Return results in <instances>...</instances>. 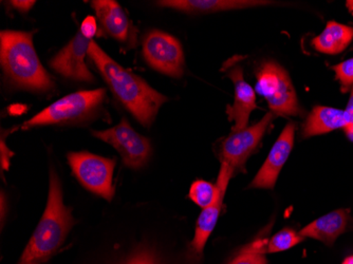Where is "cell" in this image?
Segmentation results:
<instances>
[{"label": "cell", "mask_w": 353, "mask_h": 264, "mask_svg": "<svg viewBox=\"0 0 353 264\" xmlns=\"http://www.w3.org/2000/svg\"><path fill=\"white\" fill-rule=\"evenodd\" d=\"M88 57L123 106L126 107L143 126L150 127L162 105L168 102V97L154 90L142 77L123 68L94 41H91Z\"/></svg>", "instance_id": "cell-1"}, {"label": "cell", "mask_w": 353, "mask_h": 264, "mask_svg": "<svg viewBox=\"0 0 353 264\" xmlns=\"http://www.w3.org/2000/svg\"><path fill=\"white\" fill-rule=\"evenodd\" d=\"M73 224L71 208L63 204L61 182L52 168L47 207L19 264L47 263L66 240Z\"/></svg>", "instance_id": "cell-2"}, {"label": "cell", "mask_w": 353, "mask_h": 264, "mask_svg": "<svg viewBox=\"0 0 353 264\" xmlns=\"http://www.w3.org/2000/svg\"><path fill=\"white\" fill-rule=\"evenodd\" d=\"M0 61L3 72L17 88L46 92L54 87L33 45V32L3 30L0 37Z\"/></svg>", "instance_id": "cell-3"}, {"label": "cell", "mask_w": 353, "mask_h": 264, "mask_svg": "<svg viewBox=\"0 0 353 264\" xmlns=\"http://www.w3.org/2000/svg\"><path fill=\"white\" fill-rule=\"evenodd\" d=\"M106 97L105 89L79 91L63 97L28 120L23 129L46 125L70 124L89 120L102 106Z\"/></svg>", "instance_id": "cell-4"}, {"label": "cell", "mask_w": 353, "mask_h": 264, "mask_svg": "<svg viewBox=\"0 0 353 264\" xmlns=\"http://www.w3.org/2000/svg\"><path fill=\"white\" fill-rule=\"evenodd\" d=\"M256 92L267 101L276 116H299V106L294 86L287 71L274 61H267L256 72Z\"/></svg>", "instance_id": "cell-5"}, {"label": "cell", "mask_w": 353, "mask_h": 264, "mask_svg": "<svg viewBox=\"0 0 353 264\" xmlns=\"http://www.w3.org/2000/svg\"><path fill=\"white\" fill-rule=\"evenodd\" d=\"M68 161L73 174L86 190L107 201L112 200L116 192L112 183L116 159L83 152H70Z\"/></svg>", "instance_id": "cell-6"}, {"label": "cell", "mask_w": 353, "mask_h": 264, "mask_svg": "<svg viewBox=\"0 0 353 264\" xmlns=\"http://www.w3.org/2000/svg\"><path fill=\"white\" fill-rule=\"evenodd\" d=\"M143 57L154 70L174 79L184 73V53L181 43L165 32L152 30L143 41Z\"/></svg>", "instance_id": "cell-7"}, {"label": "cell", "mask_w": 353, "mask_h": 264, "mask_svg": "<svg viewBox=\"0 0 353 264\" xmlns=\"http://www.w3.org/2000/svg\"><path fill=\"white\" fill-rule=\"evenodd\" d=\"M92 136L114 146L127 167L142 168L152 154L150 142L132 129L130 122L123 118L120 124L103 131H92Z\"/></svg>", "instance_id": "cell-8"}, {"label": "cell", "mask_w": 353, "mask_h": 264, "mask_svg": "<svg viewBox=\"0 0 353 264\" xmlns=\"http://www.w3.org/2000/svg\"><path fill=\"white\" fill-rule=\"evenodd\" d=\"M275 118L274 113L269 112L256 124L243 130L233 131L222 142L220 150L222 162L231 165L234 170H243L248 159L257 150Z\"/></svg>", "instance_id": "cell-9"}, {"label": "cell", "mask_w": 353, "mask_h": 264, "mask_svg": "<svg viewBox=\"0 0 353 264\" xmlns=\"http://www.w3.org/2000/svg\"><path fill=\"white\" fill-rule=\"evenodd\" d=\"M91 41L92 39H87L79 32L70 43L51 59V68L67 79L93 83L94 77L85 63Z\"/></svg>", "instance_id": "cell-10"}, {"label": "cell", "mask_w": 353, "mask_h": 264, "mask_svg": "<svg viewBox=\"0 0 353 264\" xmlns=\"http://www.w3.org/2000/svg\"><path fill=\"white\" fill-rule=\"evenodd\" d=\"M234 172L235 170H233L231 165L222 162L217 184H216L217 192H216L215 200L211 205L203 208L198 218L197 224H196L195 237L192 242V251L196 255H202L204 245H205L208 237L213 233L218 218H219L220 210L222 208L224 194L227 192L228 185H229L230 180L233 176Z\"/></svg>", "instance_id": "cell-11"}, {"label": "cell", "mask_w": 353, "mask_h": 264, "mask_svg": "<svg viewBox=\"0 0 353 264\" xmlns=\"http://www.w3.org/2000/svg\"><path fill=\"white\" fill-rule=\"evenodd\" d=\"M294 123H289L283 128L279 138L272 147L267 160L263 163L259 174H256L250 187L273 190L279 179V172L292 152L295 134Z\"/></svg>", "instance_id": "cell-12"}, {"label": "cell", "mask_w": 353, "mask_h": 264, "mask_svg": "<svg viewBox=\"0 0 353 264\" xmlns=\"http://www.w3.org/2000/svg\"><path fill=\"white\" fill-rule=\"evenodd\" d=\"M228 77L234 84V103L232 106H227L228 118L230 122H234L232 130H243L248 127L252 111L257 108L255 91L245 81L243 68L239 65L230 68Z\"/></svg>", "instance_id": "cell-13"}, {"label": "cell", "mask_w": 353, "mask_h": 264, "mask_svg": "<svg viewBox=\"0 0 353 264\" xmlns=\"http://www.w3.org/2000/svg\"><path fill=\"white\" fill-rule=\"evenodd\" d=\"M91 7L100 21L105 34L121 43H128L134 39V26L120 5L114 0H93Z\"/></svg>", "instance_id": "cell-14"}, {"label": "cell", "mask_w": 353, "mask_h": 264, "mask_svg": "<svg viewBox=\"0 0 353 264\" xmlns=\"http://www.w3.org/2000/svg\"><path fill=\"white\" fill-rule=\"evenodd\" d=\"M157 3L183 13L203 14L247 9L270 5L271 3L259 0H165Z\"/></svg>", "instance_id": "cell-15"}, {"label": "cell", "mask_w": 353, "mask_h": 264, "mask_svg": "<svg viewBox=\"0 0 353 264\" xmlns=\"http://www.w3.org/2000/svg\"><path fill=\"white\" fill-rule=\"evenodd\" d=\"M349 219L350 214L348 210H334L311 222L299 234L303 238H312L324 242L326 245H332L336 238L344 233Z\"/></svg>", "instance_id": "cell-16"}, {"label": "cell", "mask_w": 353, "mask_h": 264, "mask_svg": "<svg viewBox=\"0 0 353 264\" xmlns=\"http://www.w3.org/2000/svg\"><path fill=\"white\" fill-rule=\"evenodd\" d=\"M348 125V118L345 110L331 107L316 106L305 121L303 136L307 139L328 134L336 129L346 128Z\"/></svg>", "instance_id": "cell-17"}, {"label": "cell", "mask_w": 353, "mask_h": 264, "mask_svg": "<svg viewBox=\"0 0 353 264\" xmlns=\"http://www.w3.org/2000/svg\"><path fill=\"white\" fill-rule=\"evenodd\" d=\"M353 41V28L336 21H329L321 34L314 37L313 47L323 54L336 55L346 50Z\"/></svg>", "instance_id": "cell-18"}, {"label": "cell", "mask_w": 353, "mask_h": 264, "mask_svg": "<svg viewBox=\"0 0 353 264\" xmlns=\"http://www.w3.org/2000/svg\"><path fill=\"white\" fill-rule=\"evenodd\" d=\"M301 241H303V237L301 234H297L291 228H283L270 239L263 253H279L287 251Z\"/></svg>", "instance_id": "cell-19"}, {"label": "cell", "mask_w": 353, "mask_h": 264, "mask_svg": "<svg viewBox=\"0 0 353 264\" xmlns=\"http://www.w3.org/2000/svg\"><path fill=\"white\" fill-rule=\"evenodd\" d=\"M216 192L217 190L213 184L204 180H197L190 186V198L203 210L213 203Z\"/></svg>", "instance_id": "cell-20"}, {"label": "cell", "mask_w": 353, "mask_h": 264, "mask_svg": "<svg viewBox=\"0 0 353 264\" xmlns=\"http://www.w3.org/2000/svg\"><path fill=\"white\" fill-rule=\"evenodd\" d=\"M332 69L336 79L340 81L343 92L351 90L353 86V59L333 65Z\"/></svg>", "instance_id": "cell-21"}, {"label": "cell", "mask_w": 353, "mask_h": 264, "mask_svg": "<svg viewBox=\"0 0 353 264\" xmlns=\"http://www.w3.org/2000/svg\"><path fill=\"white\" fill-rule=\"evenodd\" d=\"M229 264H267L265 254L247 246Z\"/></svg>", "instance_id": "cell-22"}, {"label": "cell", "mask_w": 353, "mask_h": 264, "mask_svg": "<svg viewBox=\"0 0 353 264\" xmlns=\"http://www.w3.org/2000/svg\"><path fill=\"white\" fill-rule=\"evenodd\" d=\"M79 32L87 39H92L98 32V25L93 16H87L86 19L81 23Z\"/></svg>", "instance_id": "cell-23"}, {"label": "cell", "mask_w": 353, "mask_h": 264, "mask_svg": "<svg viewBox=\"0 0 353 264\" xmlns=\"http://www.w3.org/2000/svg\"><path fill=\"white\" fill-rule=\"evenodd\" d=\"M13 156V152H10L8 146H6L5 138L3 136V138H1V156H0V160H1V168H3V170H9L10 158H12Z\"/></svg>", "instance_id": "cell-24"}, {"label": "cell", "mask_w": 353, "mask_h": 264, "mask_svg": "<svg viewBox=\"0 0 353 264\" xmlns=\"http://www.w3.org/2000/svg\"><path fill=\"white\" fill-rule=\"evenodd\" d=\"M126 264H157V262L150 254L140 253L132 258Z\"/></svg>", "instance_id": "cell-25"}, {"label": "cell", "mask_w": 353, "mask_h": 264, "mask_svg": "<svg viewBox=\"0 0 353 264\" xmlns=\"http://www.w3.org/2000/svg\"><path fill=\"white\" fill-rule=\"evenodd\" d=\"M14 9L19 10L21 13H27L35 5V1H10Z\"/></svg>", "instance_id": "cell-26"}, {"label": "cell", "mask_w": 353, "mask_h": 264, "mask_svg": "<svg viewBox=\"0 0 353 264\" xmlns=\"http://www.w3.org/2000/svg\"><path fill=\"white\" fill-rule=\"evenodd\" d=\"M347 118H348V126H353V86L351 88V94L349 97L348 104H347L346 110Z\"/></svg>", "instance_id": "cell-27"}, {"label": "cell", "mask_w": 353, "mask_h": 264, "mask_svg": "<svg viewBox=\"0 0 353 264\" xmlns=\"http://www.w3.org/2000/svg\"><path fill=\"white\" fill-rule=\"evenodd\" d=\"M25 106H23V105L16 104L13 105V106L10 108V112H11L12 114L19 115L25 111Z\"/></svg>", "instance_id": "cell-28"}, {"label": "cell", "mask_w": 353, "mask_h": 264, "mask_svg": "<svg viewBox=\"0 0 353 264\" xmlns=\"http://www.w3.org/2000/svg\"><path fill=\"white\" fill-rule=\"evenodd\" d=\"M342 264H353V256H349L343 261Z\"/></svg>", "instance_id": "cell-29"}]
</instances>
